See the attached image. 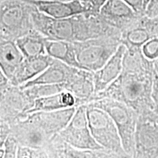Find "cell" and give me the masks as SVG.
<instances>
[{"instance_id": "6da1fadb", "label": "cell", "mask_w": 158, "mask_h": 158, "mask_svg": "<svg viewBox=\"0 0 158 158\" xmlns=\"http://www.w3.org/2000/svg\"><path fill=\"white\" fill-rule=\"evenodd\" d=\"M155 71L153 60L144 56L142 50L126 48L119 76L107 88L94 94L91 102L114 99L127 105L138 114L154 110L152 92Z\"/></svg>"}, {"instance_id": "7a4b0ae2", "label": "cell", "mask_w": 158, "mask_h": 158, "mask_svg": "<svg viewBox=\"0 0 158 158\" xmlns=\"http://www.w3.org/2000/svg\"><path fill=\"white\" fill-rule=\"evenodd\" d=\"M31 18L35 29L46 39L72 43L86 40V19L84 13L65 19H54L40 11L34 5Z\"/></svg>"}, {"instance_id": "3957f363", "label": "cell", "mask_w": 158, "mask_h": 158, "mask_svg": "<svg viewBox=\"0 0 158 158\" xmlns=\"http://www.w3.org/2000/svg\"><path fill=\"white\" fill-rule=\"evenodd\" d=\"M33 7L25 0H0V33L4 38L15 41L35 29Z\"/></svg>"}, {"instance_id": "277c9868", "label": "cell", "mask_w": 158, "mask_h": 158, "mask_svg": "<svg viewBox=\"0 0 158 158\" xmlns=\"http://www.w3.org/2000/svg\"><path fill=\"white\" fill-rule=\"evenodd\" d=\"M109 114L115 122L122 147L129 157H135V133L138 114L124 102L110 98H102L87 103Z\"/></svg>"}, {"instance_id": "5b68a950", "label": "cell", "mask_w": 158, "mask_h": 158, "mask_svg": "<svg viewBox=\"0 0 158 158\" xmlns=\"http://www.w3.org/2000/svg\"><path fill=\"white\" fill-rule=\"evenodd\" d=\"M86 106L89 127L95 141L115 157H129L122 147L117 127L109 114L87 103Z\"/></svg>"}, {"instance_id": "8992f818", "label": "cell", "mask_w": 158, "mask_h": 158, "mask_svg": "<svg viewBox=\"0 0 158 158\" xmlns=\"http://www.w3.org/2000/svg\"><path fill=\"white\" fill-rule=\"evenodd\" d=\"M121 44V37H100L73 43L81 68L92 73L101 68Z\"/></svg>"}, {"instance_id": "52a82bcc", "label": "cell", "mask_w": 158, "mask_h": 158, "mask_svg": "<svg viewBox=\"0 0 158 158\" xmlns=\"http://www.w3.org/2000/svg\"><path fill=\"white\" fill-rule=\"evenodd\" d=\"M135 149V158L158 157V114L154 110L138 114Z\"/></svg>"}, {"instance_id": "ba28073f", "label": "cell", "mask_w": 158, "mask_h": 158, "mask_svg": "<svg viewBox=\"0 0 158 158\" xmlns=\"http://www.w3.org/2000/svg\"><path fill=\"white\" fill-rule=\"evenodd\" d=\"M59 134L64 141L77 149L106 151L91 133L86 116V104L76 108L70 122Z\"/></svg>"}, {"instance_id": "9c48e42d", "label": "cell", "mask_w": 158, "mask_h": 158, "mask_svg": "<svg viewBox=\"0 0 158 158\" xmlns=\"http://www.w3.org/2000/svg\"><path fill=\"white\" fill-rule=\"evenodd\" d=\"M34 103L21 86L10 83L0 92V120L10 125L26 117Z\"/></svg>"}, {"instance_id": "30bf717a", "label": "cell", "mask_w": 158, "mask_h": 158, "mask_svg": "<svg viewBox=\"0 0 158 158\" xmlns=\"http://www.w3.org/2000/svg\"><path fill=\"white\" fill-rule=\"evenodd\" d=\"M10 133L19 143L25 147L45 149L53 137L31 117L30 114L26 117L10 124Z\"/></svg>"}, {"instance_id": "8fae6325", "label": "cell", "mask_w": 158, "mask_h": 158, "mask_svg": "<svg viewBox=\"0 0 158 158\" xmlns=\"http://www.w3.org/2000/svg\"><path fill=\"white\" fill-rule=\"evenodd\" d=\"M99 14L106 23L121 32L143 16L138 14L123 0H108Z\"/></svg>"}, {"instance_id": "7c38bea8", "label": "cell", "mask_w": 158, "mask_h": 158, "mask_svg": "<svg viewBox=\"0 0 158 158\" xmlns=\"http://www.w3.org/2000/svg\"><path fill=\"white\" fill-rule=\"evenodd\" d=\"M48 158H108L115 156L104 150H88L75 148L57 134L44 149Z\"/></svg>"}, {"instance_id": "4fadbf2b", "label": "cell", "mask_w": 158, "mask_h": 158, "mask_svg": "<svg viewBox=\"0 0 158 158\" xmlns=\"http://www.w3.org/2000/svg\"><path fill=\"white\" fill-rule=\"evenodd\" d=\"M25 1L33 4L40 11L54 19H65L89 12L87 5L81 0H71L68 2Z\"/></svg>"}, {"instance_id": "5bb4252c", "label": "cell", "mask_w": 158, "mask_h": 158, "mask_svg": "<svg viewBox=\"0 0 158 158\" xmlns=\"http://www.w3.org/2000/svg\"><path fill=\"white\" fill-rule=\"evenodd\" d=\"M54 60V59L48 54L23 58L15 70L10 82L15 86H22L42 73Z\"/></svg>"}, {"instance_id": "9a60e30c", "label": "cell", "mask_w": 158, "mask_h": 158, "mask_svg": "<svg viewBox=\"0 0 158 158\" xmlns=\"http://www.w3.org/2000/svg\"><path fill=\"white\" fill-rule=\"evenodd\" d=\"M125 51V45H120L109 60L101 68L93 73L94 94L107 88L119 76L122 70V62Z\"/></svg>"}, {"instance_id": "2e32d148", "label": "cell", "mask_w": 158, "mask_h": 158, "mask_svg": "<svg viewBox=\"0 0 158 158\" xmlns=\"http://www.w3.org/2000/svg\"><path fill=\"white\" fill-rule=\"evenodd\" d=\"M76 108L71 107L51 111H37L31 113L30 115L47 133L55 135L68 125L76 112Z\"/></svg>"}, {"instance_id": "e0dca14e", "label": "cell", "mask_w": 158, "mask_h": 158, "mask_svg": "<svg viewBox=\"0 0 158 158\" xmlns=\"http://www.w3.org/2000/svg\"><path fill=\"white\" fill-rule=\"evenodd\" d=\"M65 90L76 96L79 103H89L94 95V75L90 71L77 68L70 80L64 84Z\"/></svg>"}, {"instance_id": "ac0fdd59", "label": "cell", "mask_w": 158, "mask_h": 158, "mask_svg": "<svg viewBox=\"0 0 158 158\" xmlns=\"http://www.w3.org/2000/svg\"><path fill=\"white\" fill-rule=\"evenodd\" d=\"M77 68L69 66L61 61L55 59L51 64L32 80L21 86L26 88L37 84H66L72 78Z\"/></svg>"}, {"instance_id": "d6986e66", "label": "cell", "mask_w": 158, "mask_h": 158, "mask_svg": "<svg viewBox=\"0 0 158 158\" xmlns=\"http://www.w3.org/2000/svg\"><path fill=\"white\" fill-rule=\"evenodd\" d=\"M147 16L143 15L122 31L121 43L129 50H142V47L153 38L147 23Z\"/></svg>"}, {"instance_id": "ffe728a7", "label": "cell", "mask_w": 158, "mask_h": 158, "mask_svg": "<svg viewBox=\"0 0 158 158\" xmlns=\"http://www.w3.org/2000/svg\"><path fill=\"white\" fill-rule=\"evenodd\" d=\"M80 106L78 99L68 91H62L59 93L35 100L34 106L28 114L37 111H51Z\"/></svg>"}, {"instance_id": "44dd1931", "label": "cell", "mask_w": 158, "mask_h": 158, "mask_svg": "<svg viewBox=\"0 0 158 158\" xmlns=\"http://www.w3.org/2000/svg\"><path fill=\"white\" fill-rule=\"evenodd\" d=\"M23 56L14 40H3L0 41V67L10 80Z\"/></svg>"}, {"instance_id": "7402d4cb", "label": "cell", "mask_w": 158, "mask_h": 158, "mask_svg": "<svg viewBox=\"0 0 158 158\" xmlns=\"http://www.w3.org/2000/svg\"><path fill=\"white\" fill-rule=\"evenodd\" d=\"M46 54L73 68H81L77 60L73 43L60 40H48L45 41Z\"/></svg>"}, {"instance_id": "603a6c76", "label": "cell", "mask_w": 158, "mask_h": 158, "mask_svg": "<svg viewBox=\"0 0 158 158\" xmlns=\"http://www.w3.org/2000/svg\"><path fill=\"white\" fill-rule=\"evenodd\" d=\"M46 38L36 29H32L27 35L15 40V43L23 54V58H30L46 54Z\"/></svg>"}, {"instance_id": "cb8c5ba5", "label": "cell", "mask_w": 158, "mask_h": 158, "mask_svg": "<svg viewBox=\"0 0 158 158\" xmlns=\"http://www.w3.org/2000/svg\"><path fill=\"white\" fill-rule=\"evenodd\" d=\"M27 95L35 101L37 98L59 93L65 90L64 84H37L22 88Z\"/></svg>"}, {"instance_id": "d4e9b609", "label": "cell", "mask_w": 158, "mask_h": 158, "mask_svg": "<svg viewBox=\"0 0 158 158\" xmlns=\"http://www.w3.org/2000/svg\"><path fill=\"white\" fill-rule=\"evenodd\" d=\"M48 158V155L44 149H35L29 147H25L20 144L18 149L16 158Z\"/></svg>"}, {"instance_id": "484cf974", "label": "cell", "mask_w": 158, "mask_h": 158, "mask_svg": "<svg viewBox=\"0 0 158 158\" xmlns=\"http://www.w3.org/2000/svg\"><path fill=\"white\" fill-rule=\"evenodd\" d=\"M19 142L12 133H10L5 140L3 148L5 150V158H16Z\"/></svg>"}, {"instance_id": "4316f807", "label": "cell", "mask_w": 158, "mask_h": 158, "mask_svg": "<svg viewBox=\"0 0 158 158\" xmlns=\"http://www.w3.org/2000/svg\"><path fill=\"white\" fill-rule=\"evenodd\" d=\"M142 52L144 56L151 60H155L158 57V38L153 37L147 41L142 47Z\"/></svg>"}, {"instance_id": "83f0119b", "label": "cell", "mask_w": 158, "mask_h": 158, "mask_svg": "<svg viewBox=\"0 0 158 158\" xmlns=\"http://www.w3.org/2000/svg\"><path fill=\"white\" fill-rule=\"evenodd\" d=\"M138 14L145 15L146 10L150 2V0H123Z\"/></svg>"}, {"instance_id": "f1b7e54d", "label": "cell", "mask_w": 158, "mask_h": 158, "mask_svg": "<svg viewBox=\"0 0 158 158\" xmlns=\"http://www.w3.org/2000/svg\"><path fill=\"white\" fill-rule=\"evenodd\" d=\"M10 133V126L7 122L0 120V149L3 147L5 140Z\"/></svg>"}, {"instance_id": "f546056e", "label": "cell", "mask_w": 158, "mask_h": 158, "mask_svg": "<svg viewBox=\"0 0 158 158\" xmlns=\"http://www.w3.org/2000/svg\"><path fill=\"white\" fill-rule=\"evenodd\" d=\"M152 98L154 104V110L158 114V75L155 71L153 81L152 92Z\"/></svg>"}, {"instance_id": "4dcf8cb0", "label": "cell", "mask_w": 158, "mask_h": 158, "mask_svg": "<svg viewBox=\"0 0 158 158\" xmlns=\"http://www.w3.org/2000/svg\"><path fill=\"white\" fill-rule=\"evenodd\" d=\"M108 0H89L86 4L89 8V12L92 13H99L100 9Z\"/></svg>"}, {"instance_id": "1f68e13d", "label": "cell", "mask_w": 158, "mask_h": 158, "mask_svg": "<svg viewBox=\"0 0 158 158\" xmlns=\"http://www.w3.org/2000/svg\"><path fill=\"white\" fill-rule=\"evenodd\" d=\"M147 23L152 37L158 38V16L147 17Z\"/></svg>"}, {"instance_id": "d6a6232c", "label": "cell", "mask_w": 158, "mask_h": 158, "mask_svg": "<svg viewBox=\"0 0 158 158\" xmlns=\"http://www.w3.org/2000/svg\"><path fill=\"white\" fill-rule=\"evenodd\" d=\"M145 15L149 18L158 16V0H150Z\"/></svg>"}, {"instance_id": "836d02e7", "label": "cell", "mask_w": 158, "mask_h": 158, "mask_svg": "<svg viewBox=\"0 0 158 158\" xmlns=\"http://www.w3.org/2000/svg\"><path fill=\"white\" fill-rule=\"evenodd\" d=\"M10 80L0 67V92L10 84Z\"/></svg>"}, {"instance_id": "e575fe53", "label": "cell", "mask_w": 158, "mask_h": 158, "mask_svg": "<svg viewBox=\"0 0 158 158\" xmlns=\"http://www.w3.org/2000/svg\"><path fill=\"white\" fill-rule=\"evenodd\" d=\"M154 62V67H155V72L157 73V74L158 75V57L157 59H155V60H153Z\"/></svg>"}, {"instance_id": "d590c367", "label": "cell", "mask_w": 158, "mask_h": 158, "mask_svg": "<svg viewBox=\"0 0 158 158\" xmlns=\"http://www.w3.org/2000/svg\"><path fill=\"white\" fill-rule=\"evenodd\" d=\"M5 157V150H4V148H1L0 149V158Z\"/></svg>"}, {"instance_id": "8d00e7d4", "label": "cell", "mask_w": 158, "mask_h": 158, "mask_svg": "<svg viewBox=\"0 0 158 158\" xmlns=\"http://www.w3.org/2000/svg\"><path fill=\"white\" fill-rule=\"evenodd\" d=\"M31 1H63V2H68V1H71V0H31Z\"/></svg>"}, {"instance_id": "74e56055", "label": "cell", "mask_w": 158, "mask_h": 158, "mask_svg": "<svg viewBox=\"0 0 158 158\" xmlns=\"http://www.w3.org/2000/svg\"><path fill=\"white\" fill-rule=\"evenodd\" d=\"M5 40V38H4V37H2V35H1V33H0V41L1 40Z\"/></svg>"}, {"instance_id": "f35d334b", "label": "cell", "mask_w": 158, "mask_h": 158, "mask_svg": "<svg viewBox=\"0 0 158 158\" xmlns=\"http://www.w3.org/2000/svg\"><path fill=\"white\" fill-rule=\"evenodd\" d=\"M81 1H83V0H81Z\"/></svg>"}]
</instances>
